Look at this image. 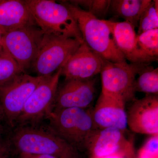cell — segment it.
I'll use <instances>...</instances> for the list:
<instances>
[{
	"instance_id": "3",
	"label": "cell",
	"mask_w": 158,
	"mask_h": 158,
	"mask_svg": "<svg viewBox=\"0 0 158 158\" xmlns=\"http://www.w3.org/2000/svg\"><path fill=\"white\" fill-rule=\"evenodd\" d=\"M12 144L19 154L46 155L58 158H75L77 149L56 134L33 125L17 126Z\"/></svg>"
},
{
	"instance_id": "29",
	"label": "cell",
	"mask_w": 158,
	"mask_h": 158,
	"mask_svg": "<svg viewBox=\"0 0 158 158\" xmlns=\"http://www.w3.org/2000/svg\"><path fill=\"white\" fill-rule=\"evenodd\" d=\"M6 158H8V157H6Z\"/></svg>"
},
{
	"instance_id": "16",
	"label": "cell",
	"mask_w": 158,
	"mask_h": 158,
	"mask_svg": "<svg viewBox=\"0 0 158 158\" xmlns=\"http://www.w3.org/2000/svg\"><path fill=\"white\" fill-rule=\"evenodd\" d=\"M38 26L25 1L0 0V28L5 31Z\"/></svg>"
},
{
	"instance_id": "17",
	"label": "cell",
	"mask_w": 158,
	"mask_h": 158,
	"mask_svg": "<svg viewBox=\"0 0 158 158\" xmlns=\"http://www.w3.org/2000/svg\"><path fill=\"white\" fill-rule=\"evenodd\" d=\"M152 0H113L110 7L118 17L130 23L135 28L141 15Z\"/></svg>"
},
{
	"instance_id": "21",
	"label": "cell",
	"mask_w": 158,
	"mask_h": 158,
	"mask_svg": "<svg viewBox=\"0 0 158 158\" xmlns=\"http://www.w3.org/2000/svg\"><path fill=\"white\" fill-rule=\"evenodd\" d=\"M68 2L99 19L106 16L111 4V1L108 0H76Z\"/></svg>"
},
{
	"instance_id": "14",
	"label": "cell",
	"mask_w": 158,
	"mask_h": 158,
	"mask_svg": "<svg viewBox=\"0 0 158 158\" xmlns=\"http://www.w3.org/2000/svg\"><path fill=\"white\" fill-rule=\"evenodd\" d=\"M125 102L122 99L101 93L92 110V116L98 128H115L125 131L127 127Z\"/></svg>"
},
{
	"instance_id": "15",
	"label": "cell",
	"mask_w": 158,
	"mask_h": 158,
	"mask_svg": "<svg viewBox=\"0 0 158 158\" xmlns=\"http://www.w3.org/2000/svg\"><path fill=\"white\" fill-rule=\"evenodd\" d=\"M114 42L125 58L130 63L150 64L158 59L150 56L139 48L135 28L127 22L109 20Z\"/></svg>"
},
{
	"instance_id": "18",
	"label": "cell",
	"mask_w": 158,
	"mask_h": 158,
	"mask_svg": "<svg viewBox=\"0 0 158 158\" xmlns=\"http://www.w3.org/2000/svg\"><path fill=\"white\" fill-rule=\"evenodd\" d=\"M148 65L139 74L134 85L135 92L158 95V69Z\"/></svg>"
},
{
	"instance_id": "13",
	"label": "cell",
	"mask_w": 158,
	"mask_h": 158,
	"mask_svg": "<svg viewBox=\"0 0 158 158\" xmlns=\"http://www.w3.org/2000/svg\"><path fill=\"white\" fill-rule=\"evenodd\" d=\"M103 62L104 59L84 42L62 67L61 76L65 81L90 80L100 73Z\"/></svg>"
},
{
	"instance_id": "24",
	"label": "cell",
	"mask_w": 158,
	"mask_h": 158,
	"mask_svg": "<svg viewBox=\"0 0 158 158\" xmlns=\"http://www.w3.org/2000/svg\"><path fill=\"white\" fill-rule=\"evenodd\" d=\"M19 158H58L54 156L46 155H31L27 154H19Z\"/></svg>"
},
{
	"instance_id": "5",
	"label": "cell",
	"mask_w": 158,
	"mask_h": 158,
	"mask_svg": "<svg viewBox=\"0 0 158 158\" xmlns=\"http://www.w3.org/2000/svg\"><path fill=\"white\" fill-rule=\"evenodd\" d=\"M81 43L46 34L31 67L38 76L47 77L62 68Z\"/></svg>"
},
{
	"instance_id": "12",
	"label": "cell",
	"mask_w": 158,
	"mask_h": 158,
	"mask_svg": "<svg viewBox=\"0 0 158 158\" xmlns=\"http://www.w3.org/2000/svg\"><path fill=\"white\" fill-rule=\"evenodd\" d=\"M94 85L93 79L65 81L58 88L52 110L70 108L88 109L94 100Z\"/></svg>"
},
{
	"instance_id": "4",
	"label": "cell",
	"mask_w": 158,
	"mask_h": 158,
	"mask_svg": "<svg viewBox=\"0 0 158 158\" xmlns=\"http://www.w3.org/2000/svg\"><path fill=\"white\" fill-rule=\"evenodd\" d=\"M49 129L75 148H84L98 129L89 109L70 108L51 111Z\"/></svg>"
},
{
	"instance_id": "22",
	"label": "cell",
	"mask_w": 158,
	"mask_h": 158,
	"mask_svg": "<svg viewBox=\"0 0 158 158\" xmlns=\"http://www.w3.org/2000/svg\"><path fill=\"white\" fill-rule=\"evenodd\" d=\"M137 41L141 50L150 56L158 59V29L145 31L137 35Z\"/></svg>"
},
{
	"instance_id": "2",
	"label": "cell",
	"mask_w": 158,
	"mask_h": 158,
	"mask_svg": "<svg viewBox=\"0 0 158 158\" xmlns=\"http://www.w3.org/2000/svg\"><path fill=\"white\" fill-rule=\"evenodd\" d=\"M37 25L46 34L71 38L84 42L76 20L61 2L51 0H26Z\"/></svg>"
},
{
	"instance_id": "11",
	"label": "cell",
	"mask_w": 158,
	"mask_h": 158,
	"mask_svg": "<svg viewBox=\"0 0 158 158\" xmlns=\"http://www.w3.org/2000/svg\"><path fill=\"white\" fill-rule=\"evenodd\" d=\"M127 126L134 132L158 135V95L147 94L135 101L127 114Z\"/></svg>"
},
{
	"instance_id": "7",
	"label": "cell",
	"mask_w": 158,
	"mask_h": 158,
	"mask_svg": "<svg viewBox=\"0 0 158 158\" xmlns=\"http://www.w3.org/2000/svg\"><path fill=\"white\" fill-rule=\"evenodd\" d=\"M45 35L38 26L6 31L3 36L2 47L25 73L31 67Z\"/></svg>"
},
{
	"instance_id": "9",
	"label": "cell",
	"mask_w": 158,
	"mask_h": 158,
	"mask_svg": "<svg viewBox=\"0 0 158 158\" xmlns=\"http://www.w3.org/2000/svg\"><path fill=\"white\" fill-rule=\"evenodd\" d=\"M43 78L23 73L0 88V102L4 117L12 126L16 123L31 94Z\"/></svg>"
},
{
	"instance_id": "23",
	"label": "cell",
	"mask_w": 158,
	"mask_h": 158,
	"mask_svg": "<svg viewBox=\"0 0 158 158\" xmlns=\"http://www.w3.org/2000/svg\"><path fill=\"white\" fill-rule=\"evenodd\" d=\"M138 158H158V135L147 140L138 153Z\"/></svg>"
},
{
	"instance_id": "1",
	"label": "cell",
	"mask_w": 158,
	"mask_h": 158,
	"mask_svg": "<svg viewBox=\"0 0 158 158\" xmlns=\"http://www.w3.org/2000/svg\"><path fill=\"white\" fill-rule=\"evenodd\" d=\"M76 20L84 42L102 59L113 62H126L114 42L109 20L95 17L67 1H62Z\"/></svg>"
},
{
	"instance_id": "10",
	"label": "cell",
	"mask_w": 158,
	"mask_h": 158,
	"mask_svg": "<svg viewBox=\"0 0 158 158\" xmlns=\"http://www.w3.org/2000/svg\"><path fill=\"white\" fill-rule=\"evenodd\" d=\"M124 132L115 128L97 129L88 138L85 148L90 151L94 158L114 155L131 157L132 143L126 138Z\"/></svg>"
},
{
	"instance_id": "8",
	"label": "cell",
	"mask_w": 158,
	"mask_h": 158,
	"mask_svg": "<svg viewBox=\"0 0 158 158\" xmlns=\"http://www.w3.org/2000/svg\"><path fill=\"white\" fill-rule=\"evenodd\" d=\"M61 72L62 68L52 75L44 77L26 102L15 123L17 126L35 124L47 118L52 110Z\"/></svg>"
},
{
	"instance_id": "20",
	"label": "cell",
	"mask_w": 158,
	"mask_h": 158,
	"mask_svg": "<svg viewBox=\"0 0 158 158\" xmlns=\"http://www.w3.org/2000/svg\"><path fill=\"white\" fill-rule=\"evenodd\" d=\"M156 29H158V1L153 0L141 15L137 35Z\"/></svg>"
},
{
	"instance_id": "19",
	"label": "cell",
	"mask_w": 158,
	"mask_h": 158,
	"mask_svg": "<svg viewBox=\"0 0 158 158\" xmlns=\"http://www.w3.org/2000/svg\"><path fill=\"white\" fill-rule=\"evenodd\" d=\"M17 63L2 47L0 48V88L23 73Z\"/></svg>"
},
{
	"instance_id": "27",
	"label": "cell",
	"mask_w": 158,
	"mask_h": 158,
	"mask_svg": "<svg viewBox=\"0 0 158 158\" xmlns=\"http://www.w3.org/2000/svg\"><path fill=\"white\" fill-rule=\"evenodd\" d=\"M101 158H127L123 156H122L118 155H111L107 156Z\"/></svg>"
},
{
	"instance_id": "6",
	"label": "cell",
	"mask_w": 158,
	"mask_h": 158,
	"mask_svg": "<svg viewBox=\"0 0 158 158\" xmlns=\"http://www.w3.org/2000/svg\"><path fill=\"white\" fill-rule=\"evenodd\" d=\"M149 64L113 62L104 59L100 73L102 93L119 98L125 102L132 99L136 76Z\"/></svg>"
},
{
	"instance_id": "26",
	"label": "cell",
	"mask_w": 158,
	"mask_h": 158,
	"mask_svg": "<svg viewBox=\"0 0 158 158\" xmlns=\"http://www.w3.org/2000/svg\"><path fill=\"white\" fill-rule=\"evenodd\" d=\"M6 31H4L2 28H0V48L2 46V38L4 34H5Z\"/></svg>"
},
{
	"instance_id": "28",
	"label": "cell",
	"mask_w": 158,
	"mask_h": 158,
	"mask_svg": "<svg viewBox=\"0 0 158 158\" xmlns=\"http://www.w3.org/2000/svg\"><path fill=\"white\" fill-rule=\"evenodd\" d=\"M3 117H4V114H3L2 109V105H1V102H0V121Z\"/></svg>"
},
{
	"instance_id": "25",
	"label": "cell",
	"mask_w": 158,
	"mask_h": 158,
	"mask_svg": "<svg viewBox=\"0 0 158 158\" xmlns=\"http://www.w3.org/2000/svg\"><path fill=\"white\" fill-rule=\"evenodd\" d=\"M7 148L0 140V158L7 157Z\"/></svg>"
}]
</instances>
